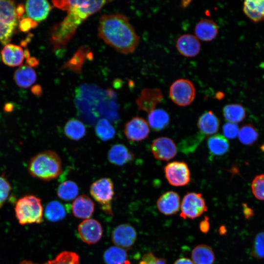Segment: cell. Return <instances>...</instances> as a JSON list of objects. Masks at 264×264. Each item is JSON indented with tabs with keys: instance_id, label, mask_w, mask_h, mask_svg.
Returning <instances> with one entry per match:
<instances>
[{
	"instance_id": "1",
	"label": "cell",
	"mask_w": 264,
	"mask_h": 264,
	"mask_svg": "<svg viewBox=\"0 0 264 264\" xmlns=\"http://www.w3.org/2000/svg\"><path fill=\"white\" fill-rule=\"evenodd\" d=\"M53 5L67 11L64 20L51 31V42L56 50L65 48L78 27L89 16L98 12L108 2L106 0H54Z\"/></svg>"
},
{
	"instance_id": "2",
	"label": "cell",
	"mask_w": 264,
	"mask_h": 264,
	"mask_svg": "<svg viewBox=\"0 0 264 264\" xmlns=\"http://www.w3.org/2000/svg\"><path fill=\"white\" fill-rule=\"evenodd\" d=\"M98 32L106 44L123 54L133 52L139 43V37L127 17L122 14L102 16Z\"/></svg>"
},
{
	"instance_id": "3",
	"label": "cell",
	"mask_w": 264,
	"mask_h": 264,
	"mask_svg": "<svg viewBox=\"0 0 264 264\" xmlns=\"http://www.w3.org/2000/svg\"><path fill=\"white\" fill-rule=\"evenodd\" d=\"M27 168L32 177L50 181L57 178L62 174V161L56 153L45 150L31 158Z\"/></svg>"
},
{
	"instance_id": "4",
	"label": "cell",
	"mask_w": 264,
	"mask_h": 264,
	"mask_svg": "<svg viewBox=\"0 0 264 264\" xmlns=\"http://www.w3.org/2000/svg\"><path fill=\"white\" fill-rule=\"evenodd\" d=\"M20 224L40 223L43 221L44 208L41 199L33 195H26L16 202L14 208Z\"/></svg>"
},
{
	"instance_id": "5",
	"label": "cell",
	"mask_w": 264,
	"mask_h": 264,
	"mask_svg": "<svg viewBox=\"0 0 264 264\" xmlns=\"http://www.w3.org/2000/svg\"><path fill=\"white\" fill-rule=\"evenodd\" d=\"M90 193L103 211L112 215L111 203L114 191L113 183L110 178L103 177L93 182L90 187Z\"/></svg>"
},
{
	"instance_id": "6",
	"label": "cell",
	"mask_w": 264,
	"mask_h": 264,
	"mask_svg": "<svg viewBox=\"0 0 264 264\" xmlns=\"http://www.w3.org/2000/svg\"><path fill=\"white\" fill-rule=\"evenodd\" d=\"M196 95L194 85L189 80L179 79L171 86L169 95L171 100L177 105L185 107L190 105Z\"/></svg>"
},
{
	"instance_id": "7",
	"label": "cell",
	"mask_w": 264,
	"mask_h": 264,
	"mask_svg": "<svg viewBox=\"0 0 264 264\" xmlns=\"http://www.w3.org/2000/svg\"><path fill=\"white\" fill-rule=\"evenodd\" d=\"M180 209L183 218L194 219L206 212L207 207L201 194L188 192L183 198Z\"/></svg>"
},
{
	"instance_id": "8",
	"label": "cell",
	"mask_w": 264,
	"mask_h": 264,
	"mask_svg": "<svg viewBox=\"0 0 264 264\" xmlns=\"http://www.w3.org/2000/svg\"><path fill=\"white\" fill-rule=\"evenodd\" d=\"M165 177L168 182L174 186L188 184L191 180L190 171L187 164L182 161H173L164 168Z\"/></svg>"
},
{
	"instance_id": "9",
	"label": "cell",
	"mask_w": 264,
	"mask_h": 264,
	"mask_svg": "<svg viewBox=\"0 0 264 264\" xmlns=\"http://www.w3.org/2000/svg\"><path fill=\"white\" fill-rule=\"evenodd\" d=\"M124 133L128 140L132 142L141 141L148 136L150 128L144 118L135 116L126 123Z\"/></svg>"
},
{
	"instance_id": "10",
	"label": "cell",
	"mask_w": 264,
	"mask_h": 264,
	"mask_svg": "<svg viewBox=\"0 0 264 264\" xmlns=\"http://www.w3.org/2000/svg\"><path fill=\"white\" fill-rule=\"evenodd\" d=\"M151 151L156 159L168 161L175 156L177 149L172 139L160 137L154 140L151 145Z\"/></svg>"
},
{
	"instance_id": "11",
	"label": "cell",
	"mask_w": 264,
	"mask_h": 264,
	"mask_svg": "<svg viewBox=\"0 0 264 264\" xmlns=\"http://www.w3.org/2000/svg\"><path fill=\"white\" fill-rule=\"evenodd\" d=\"M78 232L80 238L88 244L97 242L102 236V227L101 224L93 219H86L78 226Z\"/></svg>"
},
{
	"instance_id": "12",
	"label": "cell",
	"mask_w": 264,
	"mask_h": 264,
	"mask_svg": "<svg viewBox=\"0 0 264 264\" xmlns=\"http://www.w3.org/2000/svg\"><path fill=\"white\" fill-rule=\"evenodd\" d=\"M137 233L133 227L128 224H122L113 231L112 240L117 246L129 249L136 241Z\"/></svg>"
},
{
	"instance_id": "13",
	"label": "cell",
	"mask_w": 264,
	"mask_h": 264,
	"mask_svg": "<svg viewBox=\"0 0 264 264\" xmlns=\"http://www.w3.org/2000/svg\"><path fill=\"white\" fill-rule=\"evenodd\" d=\"M163 99V94L158 88H145L142 89L136 102L139 110L149 113L155 109Z\"/></svg>"
},
{
	"instance_id": "14",
	"label": "cell",
	"mask_w": 264,
	"mask_h": 264,
	"mask_svg": "<svg viewBox=\"0 0 264 264\" xmlns=\"http://www.w3.org/2000/svg\"><path fill=\"white\" fill-rule=\"evenodd\" d=\"M158 210L167 216L176 214L180 208V198L174 191H168L162 194L156 201Z\"/></svg>"
},
{
	"instance_id": "15",
	"label": "cell",
	"mask_w": 264,
	"mask_h": 264,
	"mask_svg": "<svg viewBox=\"0 0 264 264\" xmlns=\"http://www.w3.org/2000/svg\"><path fill=\"white\" fill-rule=\"evenodd\" d=\"M176 47L182 55L186 57H193L199 53L200 44L196 36L185 34L177 39Z\"/></svg>"
},
{
	"instance_id": "16",
	"label": "cell",
	"mask_w": 264,
	"mask_h": 264,
	"mask_svg": "<svg viewBox=\"0 0 264 264\" xmlns=\"http://www.w3.org/2000/svg\"><path fill=\"white\" fill-rule=\"evenodd\" d=\"M51 8L49 3L45 0H28L25 4L28 17L37 22L45 20Z\"/></svg>"
},
{
	"instance_id": "17",
	"label": "cell",
	"mask_w": 264,
	"mask_h": 264,
	"mask_svg": "<svg viewBox=\"0 0 264 264\" xmlns=\"http://www.w3.org/2000/svg\"><path fill=\"white\" fill-rule=\"evenodd\" d=\"M108 158L111 163L122 166L132 160L134 154L124 145L116 144L112 146L109 150Z\"/></svg>"
},
{
	"instance_id": "18",
	"label": "cell",
	"mask_w": 264,
	"mask_h": 264,
	"mask_svg": "<svg viewBox=\"0 0 264 264\" xmlns=\"http://www.w3.org/2000/svg\"><path fill=\"white\" fill-rule=\"evenodd\" d=\"M94 203L88 196L83 195L75 198L72 204V211L77 218L88 219L94 210Z\"/></svg>"
},
{
	"instance_id": "19",
	"label": "cell",
	"mask_w": 264,
	"mask_h": 264,
	"mask_svg": "<svg viewBox=\"0 0 264 264\" xmlns=\"http://www.w3.org/2000/svg\"><path fill=\"white\" fill-rule=\"evenodd\" d=\"M218 26L212 20L203 19L196 24L195 28L196 37L203 41L214 40L218 33Z\"/></svg>"
},
{
	"instance_id": "20",
	"label": "cell",
	"mask_w": 264,
	"mask_h": 264,
	"mask_svg": "<svg viewBox=\"0 0 264 264\" xmlns=\"http://www.w3.org/2000/svg\"><path fill=\"white\" fill-rule=\"evenodd\" d=\"M3 62L9 66H20L24 58V51L20 46L7 44L1 52Z\"/></svg>"
},
{
	"instance_id": "21",
	"label": "cell",
	"mask_w": 264,
	"mask_h": 264,
	"mask_svg": "<svg viewBox=\"0 0 264 264\" xmlns=\"http://www.w3.org/2000/svg\"><path fill=\"white\" fill-rule=\"evenodd\" d=\"M220 120L212 111H207L203 113L198 118V127L200 132L204 136L216 133L219 128Z\"/></svg>"
},
{
	"instance_id": "22",
	"label": "cell",
	"mask_w": 264,
	"mask_h": 264,
	"mask_svg": "<svg viewBox=\"0 0 264 264\" xmlns=\"http://www.w3.org/2000/svg\"><path fill=\"white\" fill-rule=\"evenodd\" d=\"M242 9L244 14L253 22L264 21V0H245Z\"/></svg>"
},
{
	"instance_id": "23",
	"label": "cell",
	"mask_w": 264,
	"mask_h": 264,
	"mask_svg": "<svg viewBox=\"0 0 264 264\" xmlns=\"http://www.w3.org/2000/svg\"><path fill=\"white\" fill-rule=\"evenodd\" d=\"M194 264H214L215 256L213 249L206 244H199L194 248L191 254Z\"/></svg>"
},
{
	"instance_id": "24",
	"label": "cell",
	"mask_w": 264,
	"mask_h": 264,
	"mask_svg": "<svg viewBox=\"0 0 264 264\" xmlns=\"http://www.w3.org/2000/svg\"><path fill=\"white\" fill-rule=\"evenodd\" d=\"M36 74L34 69L28 65L20 66L15 72L14 80L20 87L26 88L36 80Z\"/></svg>"
},
{
	"instance_id": "25",
	"label": "cell",
	"mask_w": 264,
	"mask_h": 264,
	"mask_svg": "<svg viewBox=\"0 0 264 264\" xmlns=\"http://www.w3.org/2000/svg\"><path fill=\"white\" fill-rule=\"evenodd\" d=\"M148 119L150 127L155 131L166 128L170 122V117L167 112L161 109H155L148 113Z\"/></svg>"
},
{
	"instance_id": "26",
	"label": "cell",
	"mask_w": 264,
	"mask_h": 264,
	"mask_svg": "<svg viewBox=\"0 0 264 264\" xmlns=\"http://www.w3.org/2000/svg\"><path fill=\"white\" fill-rule=\"evenodd\" d=\"M65 135L72 140H79L86 134L85 125L78 119L71 118L68 120L64 127Z\"/></svg>"
},
{
	"instance_id": "27",
	"label": "cell",
	"mask_w": 264,
	"mask_h": 264,
	"mask_svg": "<svg viewBox=\"0 0 264 264\" xmlns=\"http://www.w3.org/2000/svg\"><path fill=\"white\" fill-rule=\"evenodd\" d=\"M207 146L210 153L216 156L225 154L229 150L228 140L221 134L213 135L208 139Z\"/></svg>"
},
{
	"instance_id": "28",
	"label": "cell",
	"mask_w": 264,
	"mask_h": 264,
	"mask_svg": "<svg viewBox=\"0 0 264 264\" xmlns=\"http://www.w3.org/2000/svg\"><path fill=\"white\" fill-rule=\"evenodd\" d=\"M223 115L228 122L237 124L245 118L246 110L241 104H228L223 108Z\"/></svg>"
},
{
	"instance_id": "29",
	"label": "cell",
	"mask_w": 264,
	"mask_h": 264,
	"mask_svg": "<svg viewBox=\"0 0 264 264\" xmlns=\"http://www.w3.org/2000/svg\"><path fill=\"white\" fill-rule=\"evenodd\" d=\"M125 250L118 246H111L104 252L103 259L106 264H129Z\"/></svg>"
},
{
	"instance_id": "30",
	"label": "cell",
	"mask_w": 264,
	"mask_h": 264,
	"mask_svg": "<svg viewBox=\"0 0 264 264\" xmlns=\"http://www.w3.org/2000/svg\"><path fill=\"white\" fill-rule=\"evenodd\" d=\"M57 192L60 198L65 201H70L76 198L79 193V188L75 182L68 180L59 185Z\"/></svg>"
},
{
	"instance_id": "31",
	"label": "cell",
	"mask_w": 264,
	"mask_h": 264,
	"mask_svg": "<svg viewBox=\"0 0 264 264\" xmlns=\"http://www.w3.org/2000/svg\"><path fill=\"white\" fill-rule=\"evenodd\" d=\"M66 212L63 205L57 200L49 202L45 209V216L47 220L56 222L64 219Z\"/></svg>"
},
{
	"instance_id": "32",
	"label": "cell",
	"mask_w": 264,
	"mask_h": 264,
	"mask_svg": "<svg viewBox=\"0 0 264 264\" xmlns=\"http://www.w3.org/2000/svg\"><path fill=\"white\" fill-rule=\"evenodd\" d=\"M95 132L97 137L104 141L112 139L115 134L114 128L105 118L98 120L95 127Z\"/></svg>"
},
{
	"instance_id": "33",
	"label": "cell",
	"mask_w": 264,
	"mask_h": 264,
	"mask_svg": "<svg viewBox=\"0 0 264 264\" xmlns=\"http://www.w3.org/2000/svg\"><path fill=\"white\" fill-rule=\"evenodd\" d=\"M17 22L0 15V42L6 44L11 40Z\"/></svg>"
},
{
	"instance_id": "34",
	"label": "cell",
	"mask_w": 264,
	"mask_h": 264,
	"mask_svg": "<svg viewBox=\"0 0 264 264\" xmlns=\"http://www.w3.org/2000/svg\"><path fill=\"white\" fill-rule=\"evenodd\" d=\"M238 137L242 144L250 145L256 141L258 133L253 126L245 125L239 129Z\"/></svg>"
},
{
	"instance_id": "35",
	"label": "cell",
	"mask_w": 264,
	"mask_h": 264,
	"mask_svg": "<svg viewBox=\"0 0 264 264\" xmlns=\"http://www.w3.org/2000/svg\"><path fill=\"white\" fill-rule=\"evenodd\" d=\"M79 257L75 253L64 251L59 254L55 259L49 260L45 264H79Z\"/></svg>"
},
{
	"instance_id": "36",
	"label": "cell",
	"mask_w": 264,
	"mask_h": 264,
	"mask_svg": "<svg viewBox=\"0 0 264 264\" xmlns=\"http://www.w3.org/2000/svg\"><path fill=\"white\" fill-rule=\"evenodd\" d=\"M15 8L16 6L13 1L0 0V15L17 22Z\"/></svg>"
},
{
	"instance_id": "37",
	"label": "cell",
	"mask_w": 264,
	"mask_h": 264,
	"mask_svg": "<svg viewBox=\"0 0 264 264\" xmlns=\"http://www.w3.org/2000/svg\"><path fill=\"white\" fill-rule=\"evenodd\" d=\"M251 186L254 197L259 200H264V174L256 176Z\"/></svg>"
},
{
	"instance_id": "38",
	"label": "cell",
	"mask_w": 264,
	"mask_h": 264,
	"mask_svg": "<svg viewBox=\"0 0 264 264\" xmlns=\"http://www.w3.org/2000/svg\"><path fill=\"white\" fill-rule=\"evenodd\" d=\"M12 189L7 178L4 175L0 176V209L8 199Z\"/></svg>"
},
{
	"instance_id": "39",
	"label": "cell",
	"mask_w": 264,
	"mask_h": 264,
	"mask_svg": "<svg viewBox=\"0 0 264 264\" xmlns=\"http://www.w3.org/2000/svg\"><path fill=\"white\" fill-rule=\"evenodd\" d=\"M253 255L258 258H264V232L256 236L253 247Z\"/></svg>"
},
{
	"instance_id": "40",
	"label": "cell",
	"mask_w": 264,
	"mask_h": 264,
	"mask_svg": "<svg viewBox=\"0 0 264 264\" xmlns=\"http://www.w3.org/2000/svg\"><path fill=\"white\" fill-rule=\"evenodd\" d=\"M222 129L225 138L233 139L238 136L239 129L236 124L227 122L224 124Z\"/></svg>"
},
{
	"instance_id": "41",
	"label": "cell",
	"mask_w": 264,
	"mask_h": 264,
	"mask_svg": "<svg viewBox=\"0 0 264 264\" xmlns=\"http://www.w3.org/2000/svg\"><path fill=\"white\" fill-rule=\"evenodd\" d=\"M139 264H167L166 261L161 258L156 257L152 253L145 254L142 257Z\"/></svg>"
},
{
	"instance_id": "42",
	"label": "cell",
	"mask_w": 264,
	"mask_h": 264,
	"mask_svg": "<svg viewBox=\"0 0 264 264\" xmlns=\"http://www.w3.org/2000/svg\"><path fill=\"white\" fill-rule=\"evenodd\" d=\"M37 25V22L28 17L23 18L20 21L19 27L22 31L26 32L31 29L35 28Z\"/></svg>"
},
{
	"instance_id": "43",
	"label": "cell",
	"mask_w": 264,
	"mask_h": 264,
	"mask_svg": "<svg viewBox=\"0 0 264 264\" xmlns=\"http://www.w3.org/2000/svg\"><path fill=\"white\" fill-rule=\"evenodd\" d=\"M25 8L23 4H18L15 8V13L18 20H20L24 13Z\"/></svg>"
},
{
	"instance_id": "44",
	"label": "cell",
	"mask_w": 264,
	"mask_h": 264,
	"mask_svg": "<svg viewBox=\"0 0 264 264\" xmlns=\"http://www.w3.org/2000/svg\"><path fill=\"white\" fill-rule=\"evenodd\" d=\"M199 228L200 230L203 233L208 232L209 229V223L208 220L205 219L200 223Z\"/></svg>"
},
{
	"instance_id": "45",
	"label": "cell",
	"mask_w": 264,
	"mask_h": 264,
	"mask_svg": "<svg viewBox=\"0 0 264 264\" xmlns=\"http://www.w3.org/2000/svg\"><path fill=\"white\" fill-rule=\"evenodd\" d=\"M26 63L28 66L31 67L37 66L39 64L38 60L35 57H32L27 58L26 60Z\"/></svg>"
},
{
	"instance_id": "46",
	"label": "cell",
	"mask_w": 264,
	"mask_h": 264,
	"mask_svg": "<svg viewBox=\"0 0 264 264\" xmlns=\"http://www.w3.org/2000/svg\"><path fill=\"white\" fill-rule=\"evenodd\" d=\"M174 264H194L192 260L187 258H181L176 260Z\"/></svg>"
},
{
	"instance_id": "47",
	"label": "cell",
	"mask_w": 264,
	"mask_h": 264,
	"mask_svg": "<svg viewBox=\"0 0 264 264\" xmlns=\"http://www.w3.org/2000/svg\"><path fill=\"white\" fill-rule=\"evenodd\" d=\"M31 92L36 96H40L42 93V88L40 86L36 85L31 88Z\"/></svg>"
},
{
	"instance_id": "48",
	"label": "cell",
	"mask_w": 264,
	"mask_h": 264,
	"mask_svg": "<svg viewBox=\"0 0 264 264\" xmlns=\"http://www.w3.org/2000/svg\"><path fill=\"white\" fill-rule=\"evenodd\" d=\"M19 264H38L35 263L29 260H23L20 262Z\"/></svg>"
},
{
	"instance_id": "49",
	"label": "cell",
	"mask_w": 264,
	"mask_h": 264,
	"mask_svg": "<svg viewBox=\"0 0 264 264\" xmlns=\"http://www.w3.org/2000/svg\"><path fill=\"white\" fill-rule=\"evenodd\" d=\"M12 109V105L11 104H9V103H7L5 106V110L9 111L10 110H11Z\"/></svg>"
},
{
	"instance_id": "50",
	"label": "cell",
	"mask_w": 264,
	"mask_h": 264,
	"mask_svg": "<svg viewBox=\"0 0 264 264\" xmlns=\"http://www.w3.org/2000/svg\"><path fill=\"white\" fill-rule=\"evenodd\" d=\"M24 58L27 59L30 57V53L28 49H25L24 51Z\"/></svg>"
}]
</instances>
